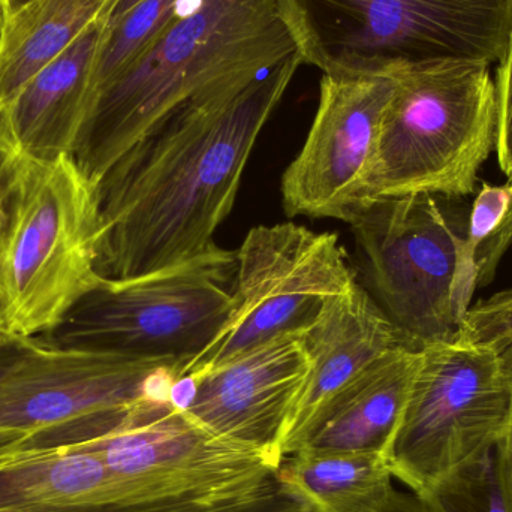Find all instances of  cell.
<instances>
[{
	"instance_id": "obj_27",
	"label": "cell",
	"mask_w": 512,
	"mask_h": 512,
	"mask_svg": "<svg viewBox=\"0 0 512 512\" xmlns=\"http://www.w3.org/2000/svg\"><path fill=\"white\" fill-rule=\"evenodd\" d=\"M502 357H504L505 366H507L512 379V346L502 354ZM496 459H498L499 477H501L505 501L512 512V409L507 435L496 447Z\"/></svg>"
},
{
	"instance_id": "obj_16",
	"label": "cell",
	"mask_w": 512,
	"mask_h": 512,
	"mask_svg": "<svg viewBox=\"0 0 512 512\" xmlns=\"http://www.w3.org/2000/svg\"><path fill=\"white\" fill-rule=\"evenodd\" d=\"M420 352L402 346L370 364L325 406L300 450L384 453L408 400Z\"/></svg>"
},
{
	"instance_id": "obj_11",
	"label": "cell",
	"mask_w": 512,
	"mask_h": 512,
	"mask_svg": "<svg viewBox=\"0 0 512 512\" xmlns=\"http://www.w3.org/2000/svg\"><path fill=\"white\" fill-rule=\"evenodd\" d=\"M372 297L418 345L457 331L454 279L465 248L436 195L376 198L349 213Z\"/></svg>"
},
{
	"instance_id": "obj_23",
	"label": "cell",
	"mask_w": 512,
	"mask_h": 512,
	"mask_svg": "<svg viewBox=\"0 0 512 512\" xmlns=\"http://www.w3.org/2000/svg\"><path fill=\"white\" fill-rule=\"evenodd\" d=\"M84 512H300L297 505L280 492L273 477L255 492L227 501L191 499H126L96 505Z\"/></svg>"
},
{
	"instance_id": "obj_21",
	"label": "cell",
	"mask_w": 512,
	"mask_h": 512,
	"mask_svg": "<svg viewBox=\"0 0 512 512\" xmlns=\"http://www.w3.org/2000/svg\"><path fill=\"white\" fill-rule=\"evenodd\" d=\"M512 246V194L507 186L484 185L466 227V248L474 261L478 288L489 285Z\"/></svg>"
},
{
	"instance_id": "obj_20",
	"label": "cell",
	"mask_w": 512,
	"mask_h": 512,
	"mask_svg": "<svg viewBox=\"0 0 512 512\" xmlns=\"http://www.w3.org/2000/svg\"><path fill=\"white\" fill-rule=\"evenodd\" d=\"M191 2L141 0L116 23L107 26V35L96 68L95 96L108 81L134 62Z\"/></svg>"
},
{
	"instance_id": "obj_6",
	"label": "cell",
	"mask_w": 512,
	"mask_h": 512,
	"mask_svg": "<svg viewBox=\"0 0 512 512\" xmlns=\"http://www.w3.org/2000/svg\"><path fill=\"white\" fill-rule=\"evenodd\" d=\"M236 262V252L216 246L156 273L105 279L33 340L48 348L167 358L186 370L230 318Z\"/></svg>"
},
{
	"instance_id": "obj_1",
	"label": "cell",
	"mask_w": 512,
	"mask_h": 512,
	"mask_svg": "<svg viewBox=\"0 0 512 512\" xmlns=\"http://www.w3.org/2000/svg\"><path fill=\"white\" fill-rule=\"evenodd\" d=\"M300 65L297 53L183 105L105 174L96 186L102 277L156 273L218 246L256 140Z\"/></svg>"
},
{
	"instance_id": "obj_28",
	"label": "cell",
	"mask_w": 512,
	"mask_h": 512,
	"mask_svg": "<svg viewBox=\"0 0 512 512\" xmlns=\"http://www.w3.org/2000/svg\"><path fill=\"white\" fill-rule=\"evenodd\" d=\"M375 512H439L423 496L393 489L384 504Z\"/></svg>"
},
{
	"instance_id": "obj_5",
	"label": "cell",
	"mask_w": 512,
	"mask_h": 512,
	"mask_svg": "<svg viewBox=\"0 0 512 512\" xmlns=\"http://www.w3.org/2000/svg\"><path fill=\"white\" fill-rule=\"evenodd\" d=\"M99 236L98 188L74 156L24 155L0 255V288L12 336L48 333L104 283Z\"/></svg>"
},
{
	"instance_id": "obj_17",
	"label": "cell",
	"mask_w": 512,
	"mask_h": 512,
	"mask_svg": "<svg viewBox=\"0 0 512 512\" xmlns=\"http://www.w3.org/2000/svg\"><path fill=\"white\" fill-rule=\"evenodd\" d=\"M111 477L75 447L20 448L0 456V510L84 512L104 504Z\"/></svg>"
},
{
	"instance_id": "obj_4",
	"label": "cell",
	"mask_w": 512,
	"mask_h": 512,
	"mask_svg": "<svg viewBox=\"0 0 512 512\" xmlns=\"http://www.w3.org/2000/svg\"><path fill=\"white\" fill-rule=\"evenodd\" d=\"M307 65L324 74L388 75L439 60L498 65L512 0H277Z\"/></svg>"
},
{
	"instance_id": "obj_3",
	"label": "cell",
	"mask_w": 512,
	"mask_h": 512,
	"mask_svg": "<svg viewBox=\"0 0 512 512\" xmlns=\"http://www.w3.org/2000/svg\"><path fill=\"white\" fill-rule=\"evenodd\" d=\"M393 77V95L358 204L408 194L468 197L498 141L492 65L439 60Z\"/></svg>"
},
{
	"instance_id": "obj_22",
	"label": "cell",
	"mask_w": 512,
	"mask_h": 512,
	"mask_svg": "<svg viewBox=\"0 0 512 512\" xmlns=\"http://www.w3.org/2000/svg\"><path fill=\"white\" fill-rule=\"evenodd\" d=\"M439 512H511L499 477L496 450L423 496Z\"/></svg>"
},
{
	"instance_id": "obj_34",
	"label": "cell",
	"mask_w": 512,
	"mask_h": 512,
	"mask_svg": "<svg viewBox=\"0 0 512 512\" xmlns=\"http://www.w3.org/2000/svg\"><path fill=\"white\" fill-rule=\"evenodd\" d=\"M8 215L0 218V255H2L3 245H5L6 228H8Z\"/></svg>"
},
{
	"instance_id": "obj_29",
	"label": "cell",
	"mask_w": 512,
	"mask_h": 512,
	"mask_svg": "<svg viewBox=\"0 0 512 512\" xmlns=\"http://www.w3.org/2000/svg\"><path fill=\"white\" fill-rule=\"evenodd\" d=\"M30 339H14L0 345V381L17 366L26 354Z\"/></svg>"
},
{
	"instance_id": "obj_35",
	"label": "cell",
	"mask_w": 512,
	"mask_h": 512,
	"mask_svg": "<svg viewBox=\"0 0 512 512\" xmlns=\"http://www.w3.org/2000/svg\"><path fill=\"white\" fill-rule=\"evenodd\" d=\"M24 2H27V0H5L6 8H8V14L9 12L15 11V9H17L18 6L23 5Z\"/></svg>"
},
{
	"instance_id": "obj_33",
	"label": "cell",
	"mask_w": 512,
	"mask_h": 512,
	"mask_svg": "<svg viewBox=\"0 0 512 512\" xmlns=\"http://www.w3.org/2000/svg\"><path fill=\"white\" fill-rule=\"evenodd\" d=\"M6 20H8V8L5 0H0V45H2L3 33H5Z\"/></svg>"
},
{
	"instance_id": "obj_14",
	"label": "cell",
	"mask_w": 512,
	"mask_h": 512,
	"mask_svg": "<svg viewBox=\"0 0 512 512\" xmlns=\"http://www.w3.org/2000/svg\"><path fill=\"white\" fill-rule=\"evenodd\" d=\"M310 369L283 429L280 457L300 450L325 406L370 364L402 346L423 348L406 336L360 283L331 298L301 334Z\"/></svg>"
},
{
	"instance_id": "obj_31",
	"label": "cell",
	"mask_w": 512,
	"mask_h": 512,
	"mask_svg": "<svg viewBox=\"0 0 512 512\" xmlns=\"http://www.w3.org/2000/svg\"><path fill=\"white\" fill-rule=\"evenodd\" d=\"M140 2L141 0H114L110 11H108L107 17H105L107 26L116 23L119 18H122L126 12L131 11V9L134 8L135 5H138Z\"/></svg>"
},
{
	"instance_id": "obj_2",
	"label": "cell",
	"mask_w": 512,
	"mask_h": 512,
	"mask_svg": "<svg viewBox=\"0 0 512 512\" xmlns=\"http://www.w3.org/2000/svg\"><path fill=\"white\" fill-rule=\"evenodd\" d=\"M298 53L277 0H192L108 81L74 152L90 182L189 102L255 80Z\"/></svg>"
},
{
	"instance_id": "obj_10",
	"label": "cell",
	"mask_w": 512,
	"mask_h": 512,
	"mask_svg": "<svg viewBox=\"0 0 512 512\" xmlns=\"http://www.w3.org/2000/svg\"><path fill=\"white\" fill-rule=\"evenodd\" d=\"M236 256L230 318L183 378L276 337L304 333L331 298L357 282L336 234L294 222L252 228Z\"/></svg>"
},
{
	"instance_id": "obj_15",
	"label": "cell",
	"mask_w": 512,
	"mask_h": 512,
	"mask_svg": "<svg viewBox=\"0 0 512 512\" xmlns=\"http://www.w3.org/2000/svg\"><path fill=\"white\" fill-rule=\"evenodd\" d=\"M105 35L107 21L93 23L0 110L3 128L21 153L39 159L74 156L92 111Z\"/></svg>"
},
{
	"instance_id": "obj_8",
	"label": "cell",
	"mask_w": 512,
	"mask_h": 512,
	"mask_svg": "<svg viewBox=\"0 0 512 512\" xmlns=\"http://www.w3.org/2000/svg\"><path fill=\"white\" fill-rule=\"evenodd\" d=\"M183 372L167 358L48 348L30 339L0 381V429L29 433L23 448L81 444L116 429L143 400H171Z\"/></svg>"
},
{
	"instance_id": "obj_19",
	"label": "cell",
	"mask_w": 512,
	"mask_h": 512,
	"mask_svg": "<svg viewBox=\"0 0 512 512\" xmlns=\"http://www.w3.org/2000/svg\"><path fill=\"white\" fill-rule=\"evenodd\" d=\"M114 0H27L9 12L0 45V110L93 23Z\"/></svg>"
},
{
	"instance_id": "obj_18",
	"label": "cell",
	"mask_w": 512,
	"mask_h": 512,
	"mask_svg": "<svg viewBox=\"0 0 512 512\" xmlns=\"http://www.w3.org/2000/svg\"><path fill=\"white\" fill-rule=\"evenodd\" d=\"M280 492L300 512H375L393 487L382 453L301 448L274 471Z\"/></svg>"
},
{
	"instance_id": "obj_36",
	"label": "cell",
	"mask_w": 512,
	"mask_h": 512,
	"mask_svg": "<svg viewBox=\"0 0 512 512\" xmlns=\"http://www.w3.org/2000/svg\"><path fill=\"white\" fill-rule=\"evenodd\" d=\"M507 188H508V191H510L512 194V176L508 177V179H507Z\"/></svg>"
},
{
	"instance_id": "obj_38",
	"label": "cell",
	"mask_w": 512,
	"mask_h": 512,
	"mask_svg": "<svg viewBox=\"0 0 512 512\" xmlns=\"http://www.w3.org/2000/svg\"><path fill=\"white\" fill-rule=\"evenodd\" d=\"M0 126H2V116H0Z\"/></svg>"
},
{
	"instance_id": "obj_30",
	"label": "cell",
	"mask_w": 512,
	"mask_h": 512,
	"mask_svg": "<svg viewBox=\"0 0 512 512\" xmlns=\"http://www.w3.org/2000/svg\"><path fill=\"white\" fill-rule=\"evenodd\" d=\"M29 439V433L0 429V456L11 453V451L20 450Z\"/></svg>"
},
{
	"instance_id": "obj_32",
	"label": "cell",
	"mask_w": 512,
	"mask_h": 512,
	"mask_svg": "<svg viewBox=\"0 0 512 512\" xmlns=\"http://www.w3.org/2000/svg\"><path fill=\"white\" fill-rule=\"evenodd\" d=\"M14 339H20V337L12 336L9 331L8 322H6L5 300H3L2 288H0V345Z\"/></svg>"
},
{
	"instance_id": "obj_12",
	"label": "cell",
	"mask_w": 512,
	"mask_h": 512,
	"mask_svg": "<svg viewBox=\"0 0 512 512\" xmlns=\"http://www.w3.org/2000/svg\"><path fill=\"white\" fill-rule=\"evenodd\" d=\"M394 77L322 75L319 104L306 141L282 177L289 218L346 222L375 155Z\"/></svg>"
},
{
	"instance_id": "obj_13",
	"label": "cell",
	"mask_w": 512,
	"mask_h": 512,
	"mask_svg": "<svg viewBox=\"0 0 512 512\" xmlns=\"http://www.w3.org/2000/svg\"><path fill=\"white\" fill-rule=\"evenodd\" d=\"M301 334L276 337L183 378L191 391L183 412L207 432L265 451L282 462L283 429L310 369Z\"/></svg>"
},
{
	"instance_id": "obj_24",
	"label": "cell",
	"mask_w": 512,
	"mask_h": 512,
	"mask_svg": "<svg viewBox=\"0 0 512 512\" xmlns=\"http://www.w3.org/2000/svg\"><path fill=\"white\" fill-rule=\"evenodd\" d=\"M456 339L463 345L502 355L512 346V288L469 307Z\"/></svg>"
},
{
	"instance_id": "obj_7",
	"label": "cell",
	"mask_w": 512,
	"mask_h": 512,
	"mask_svg": "<svg viewBox=\"0 0 512 512\" xmlns=\"http://www.w3.org/2000/svg\"><path fill=\"white\" fill-rule=\"evenodd\" d=\"M512 379L504 357L451 339L424 345L384 456L393 478L427 496L496 450L510 426Z\"/></svg>"
},
{
	"instance_id": "obj_25",
	"label": "cell",
	"mask_w": 512,
	"mask_h": 512,
	"mask_svg": "<svg viewBox=\"0 0 512 512\" xmlns=\"http://www.w3.org/2000/svg\"><path fill=\"white\" fill-rule=\"evenodd\" d=\"M496 92H498V153L499 167L505 176H512V20L504 56L496 65Z\"/></svg>"
},
{
	"instance_id": "obj_9",
	"label": "cell",
	"mask_w": 512,
	"mask_h": 512,
	"mask_svg": "<svg viewBox=\"0 0 512 512\" xmlns=\"http://www.w3.org/2000/svg\"><path fill=\"white\" fill-rule=\"evenodd\" d=\"M66 447L102 460L111 477L107 502L227 501L258 490L279 466L265 451L207 432L171 400H143L107 435Z\"/></svg>"
},
{
	"instance_id": "obj_26",
	"label": "cell",
	"mask_w": 512,
	"mask_h": 512,
	"mask_svg": "<svg viewBox=\"0 0 512 512\" xmlns=\"http://www.w3.org/2000/svg\"><path fill=\"white\" fill-rule=\"evenodd\" d=\"M23 159L24 153H21L20 149L12 143L2 122L0 126V218L8 215L9 204L17 186Z\"/></svg>"
},
{
	"instance_id": "obj_37",
	"label": "cell",
	"mask_w": 512,
	"mask_h": 512,
	"mask_svg": "<svg viewBox=\"0 0 512 512\" xmlns=\"http://www.w3.org/2000/svg\"><path fill=\"white\" fill-rule=\"evenodd\" d=\"M0 512H18V511H5V510H0Z\"/></svg>"
}]
</instances>
